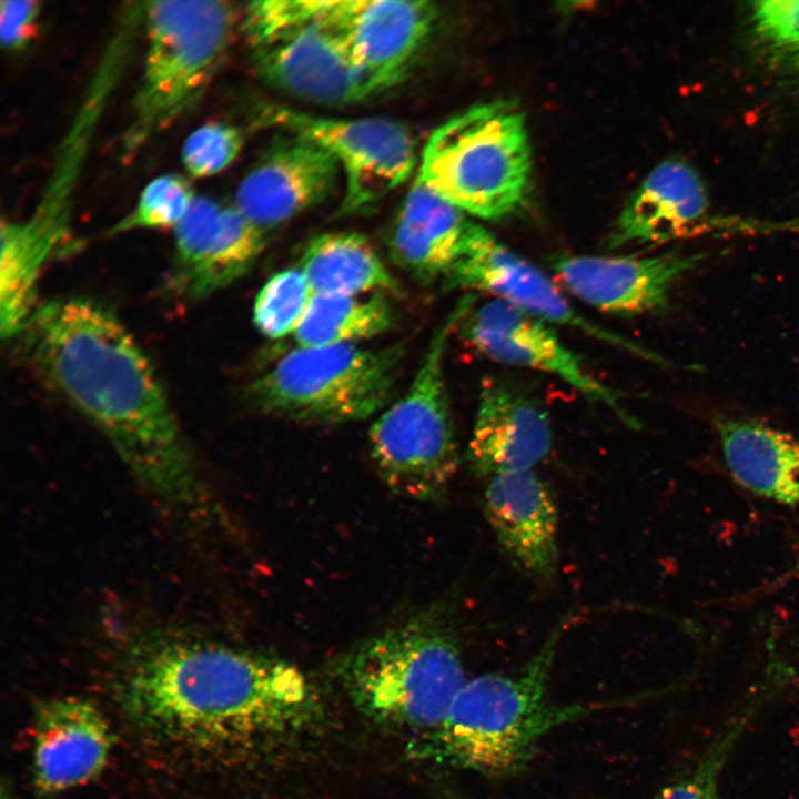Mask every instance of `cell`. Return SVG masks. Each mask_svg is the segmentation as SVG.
<instances>
[{
    "label": "cell",
    "instance_id": "cell-1",
    "mask_svg": "<svg viewBox=\"0 0 799 799\" xmlns=\"http://www.w3.org/2000/svg\"><path fill=\"white\" fill-rule=\"evenodd\" d=\"M21 335L39 375L144 487L172 504H194L193 455L153 365L112 312L85 297L53 300L38 306Z\"/></svg>",
    "mask_w": 799,
    "mask_h": 799
},
{
    "label": "cell",
    "instance_id": "cell-2",
    "mask_svg": "<svg viewBox=\"0 0 799 799\" xmlns=\"http://www.w3.org/2000/svg\"><path fill=\"white\" fill-rule=\"evenodd\" d=\"M125 691L144 722L204 737H289L311 728L321 711L297 667L208 643L151 649L132 666Z\"/></svg>",
    "mask_w": 799,
    "mask_h": 799
},
{
    "label": "cell",
    "instance_id": "cell-3",
    "mask_svg": "<svg viewBox=\"0 0 799 799\" xmlns=\"http://www.w3.org/2000/svg\"><path fill=\"white\" fill-rule=\"evenodd\" d=\"M565 619L516 676L485 674L467 681L445 720L428 735L422 755L488 777L512 776L552 729L629 699L558 705L547 698Z\"/></svg>",
    "mask_w": 799,
    "mask_h": 799
},
{
    "label": "cell",
    "instance_id": "cell-4",
    "mask_svg": "<svg viewBox=\"0 0 799 799\" xmlns=\"http://www.w3.org/2000/svg\"><path fill=\"white\" fill-rule=\"evenodd\" d=\"M338 676L365 717L433 734L467 682L453 614L434 606L372 636L346 654Z\"/></svg>",
    "mask_w": 799,
    "mask_h": 799
},
{
    "label": "cell",
    "instance_id": "cell-5",
    "mask_svg": "<svg viewBox=\"0 0 799 799\" xmlns=\"http://www.w3.org/2000/svg\"><path fill=\"white\" fill-rule=\"evenodd\" d=\"M523 114L509 102L464 110L429 135L417 179L466 214L496 220L523 202L530 178Z\"/></svg>",
    "mask_w": 799,
    "mask_h": 799
},
{
    "label": "cell",
    "instance_id": "cell-6",
    "mask_svg": "<svg viewBox=\"0 0 799 799\" xmlns=\"http://www.w3.org/2000/svg\"><path fill=\"white\" fill-rule=\"evenodd\" d=\"M142 78L124 150L133 153L200 99L230 41L235 9L220 0H158L141 8Z\"/></svg>",
    "mask_w": 799,
    "mask_h": 799
},
{
    "label": "cell",
    "instance_id": "cell-7",
    "mask_svg": "<svg viewBox=\"0 0 799 799\" xmlns=\"http://www.w3.org/2000/svg\"><path fill=\"white\" fill-rule=\"evenodd\" d=\"M463 295L437 325L406 392L383 409L368 431L374 466L394 492L418 500L444 495L459 453L444 374L449 336L475 305Z\"/></svg>",
    "mask_w": 799,
    "mask_h": 799
},
{
    "label": "cell",
    "instance_id": "cell-8",
    "mask_svg": "<svg viewBox=\"0 0 799 799\" xmlns=\"http://www.w3.org/2000/svg\"><path fill=\"white\" fill-rule=\"evenodd\" d=\"M404 353L401 343L296 346L252 381L249 397L264 414L300 423L360 422L388 406Z\"/></svg>",
    "mask_w": 799,
    "mask_h": 799
},
{
    "label": "cell",
    "instance_id": "cell-9",
    "mask_svg": "<svg viewBox=\"0 0 799 799\" xmlns=\"http://www.w3.org/2000/svg\"><path fill=\"white\" fill-rule=\"evenodd\" d=\"M250 48L259 78L301 99L344 105L381 92L317 19L314 0L275 1L270 33Z\"/></svg>",
    "mask_w": 799,
    "mask_h": 799
},
{
    "label": "cell",
    "instance_id": "cell-10",
    "mask_svg": "<svg viewBox=\"0 0 799 799\" xmlns=\"http://www.w3.org/2000/svg\"><path fill=\"white\" fill-rule=\"evenodd\" d=\"M261 118L264 123L305 136L330 152L344 178L338 213L371 209L402 185L416 163L411 133L391 120L325 118L276 104L265 105Z\"/></svg>",
    "mask_w": 799,
    "mask_h": 799
},
{
    "label": "cell",
    "instance_id": "cell-11",
    "mask_svg": "<svg viewBox=\"0 0 799 799\" xmlns=\"http://www.w3.org/2000/svg\"><path fill=\"white\" fill-rule=\"evenodd\" d=\"M441 284L446 291L489 293L548 324L570 326L647 361L666 363L645 347L584 317L543 271L476 223L459 259Z\"/></svg>",
    "mask_w": 799,
    "mask_h": 799
},
{
    "label": "cell",
    "instance_id": "cell-12",
    "mask_svg": "<svg viewBox=\"0 0 799 799\" xmlns=\"http://www.w3.org/2000/svg\"><path fill=\"white\" fill-rule=\"evenodd\" d=\"M457 328L466 342L493 361L555 375L589 402L608 407L627 426L638 427L620 394L594 377L550 324L492 299L473 306Z\"/></svg>",
    "mask_w": 799,
    "mask_h": 799
},
{
    "label": "cell",
    "instance_id": "cell-13",
    "mask_svg": "<svg viewBox=\"0 0 799 799\" xmlns=\"http://www.w3.org/2000/svg\"><path fill=\"white\" fill-rule=\"evenodd\" d=\"M314 8L355 67L381 91L403 77L436 19L427 1L314 0Z\"/></svg>",
    "mask_w": 799,
    "mask_h": 799
},
{
    "label": "cell",
    "instance_id": "cell-14",
    "mask_svg": "<svg viewBox=\"0 0 799 799\" xmlns=\"http://www.w3.org/2000/svg\"><path fill=\"white\" fill-rule=\"evenodd\" d=\"M172 286L186 300L204 299L233 284L256 263L266 232L233 204L196 195L173 227Z\"/></svg>",
    "mask_w": 799,
    "mask_h": 799
},
{
    "label": "cell",
    "instance_id": "cell-15",
    "mask_svg": "<svg viewBox=\"0 0 799 799\" xmlns=\"http://www.w3.org/2000/svg\"><path fill=\"white\" fill-rule=\"evenodd\" d=\"M701 253L651 256L562 255L552 263L573 295L614 315L635 316L666 309L674 284L702 260Z\"/></svg>",
    "mask_w": 799,
    "mask_h": 799
},
{
    "label": "cell",
    "instance_id": "cell-16",
    "mask_svg": "<svg viewBox=\"0 0 799 799\" xmlns=\"http://www.w3.org/2000/svg\"><path fill=\"white\" fill-rule=\"evenodd\" d=\"M340 175L336 161L323 146L289 133L243 178L233 205L267 232L326 200Z\"/></svg>",
    "mask_w": 799,
    "mask_h": 799
},
{
    "label": "cell",
    "instance_id": "cell-17",
    "mask_svg": "<svg viewBox=\"0 0 799 799\" xmlns=\"http://www.w3.org/2000/svg\"><path fill=\"white\" fill-rule=\"evenodd\" d=\"M113 736L98 707L80 697L44 701L36 712L32 781L52 797L95 779L104 769Z\"/></svg>",
    "mask_w": 799,
    "mask_h": 799
},
{
    "label": "cell",
    "instance_id": "cell-18",
    "mask_svg": "<svg viewBox=\"0 0 799 799\" xmlns=\"http://www.w3.org/2000/svg\"><path fill=\"white\" fill-rule=\"evenodd\" d=\"M552 444L550 418L536 397L506 381L483 386L466 451L477 477L530 471L547 457Z\"/></svg>",
    "mask_w": 799,
    "mask_h": 799
},
{
    "label": "cell",
    "instance_id": "cell-19",
    "mask_svg": "<svg viewBox=\"0 0 799 799\" xmlns=\"http://www.w3.org/2000/svg\"><path fill=\"white\" fill-rule=\"evenodd\" d=\"M484 512L509 559L528 575L549 580L557 567V507L546 484L530 471L488 478Z\"/></svg>",
    "mask_w": 799,
    "mask_h": 799
},
{
    "label": "cell",
    "instance_id": "cell-20",
    "mask_svg": "<svg viewBox=\"0 0 799 799\" xmlns=\"http://www.w3.org/2000/svg\"><path fill=\"white\" fill-rule=\"evenodd\" d=\"M710 208L699 172L688 162L668 159L654 168L623 209L613 246L658 244L694 232Z\"/></svg>",
    "mask_w": 799,
    "mask_h": 799
},
{
    "label": "cell",
    "instance_id": "cell-21",
    "mask_svg": "<svg viewBox=\"0 0 799 799\" xmlns=\"http://www.w3.org/2000/svg\"><path fill=\"white\" fill-rule=\"evenodd\" d=\"M474 222L418 179L391 227L392 261L418 284L442 282L459 259Z\"/></svg>",
    "mask_w": 799,
    "mask_h": 799
},
{
    "label": "cell",
    "instance_id": "cell-22",
    "mask_svg": "<svg viewBox=\"0 0 799 799\" xmlns=\"http://www.w3.org/2000/svg\"><path fill=\"white\" fill-rule=\"evenodd\" d=\"M732 477L752 493L799 506V442L765 423L727 415L715 418Z\"/></svg>",
    "mask_w": 799,
    "mask_h": 799
},
{
    "label": "cell",
    "instance_id": "cell-23",
    "mask_svg": "<svg viewBox=\"0 0 799 799\" xmlns=\"http://www.w3.org/2000/svg\"><path fill=\"white\" fill-rule=\"evenodd\" d=\"M301 271L314 294L400 295L401 286L367 239L355 232H327L306 245Z\"/></svg>",
    "mask_w": 799,
    "mask_h": 799
},
{
    "label": "cell",
    "instance_id": "cell-24",
    "mask_svg": "<svg viewBox=\"0 0 799 799\" xmlns=\"http://www.w3.org/2000/svg\"><path fill=\"white\" fill-rule=\"evenodd\" d=\"M739 39L757 71L782 90L799 94V0L744 3Z\"/></svg>",
    "mask_w": 799,
    "mask_h": 799
},
{
    "label": "cell",
    "instance_id": "cell-25",
    "mask_svg": "<svg viewBox=\"0 0 799 799\" xmlns=\"http://www.w3.org/2000/svg\"><path fill=\"white\" fill-rule=\"evenodd\" d=\"M395 321L383 294H313L293 336L297 347L357 344L388 332Z\"/></svg>",
    "mask_w": 799,
    "mask_h": 799
},
{
    "label": "cell",
    "instance_id": "cell-26",
    "mask_svg": "<svg viewBox=\"0 0 799 799\" xmlns=\"http://www.w3.org/2000/svg\"><path fill=\"white\" fill-rule=\"evenodd\" d=\"M313 291L299 267L273 274L259 291L253 305V322L269 338L294 334L301 324Z\"/></svg>",
    "mask_w": 799,
    "mask_h": 799
},
{
    "label": "cell",
    "instance_id": "cell-27",
    "mask_svg": "<svg viewBox=\"0 0 799 799\" xmlns=\"http://www.w3.org/2000/svg\"><path fill=\"white\" fill-rule=\"evenodd\" d=\"M195 196L186 178L176 173L159 175L144 186L134 208L109 232L114 235L141 229H173Z\"/></svg>",
    "mask_w": 799,
    "mask_h": 799
},
{
    "label": "cell",
    "instance_id": "cell-28",
    "mask_svg": "<svg viewBox=\"0 0 799 799\" xmlns=\"http://www.w3.org/2000/svg\"><path fill=\"white\" fill-rule=\"evenodd\" d=\"M242 146L243 135L237 128L224 122H209L186 136L181 161L189 176L209 178L231 165Z\"/></svg>",
    "mask_w": 799,
    "mask_h": 799
},
{
    "label": "cell",
    "instance_id": "cell-29",
    "mask_svg": "<svg viewBox=\"0 0 799 799\" xmlns=\"http://www.w3.org/2000/svg\"><path fill=\"white\" fill-rule=\"evenodd\" d=\"M732 749L728 738L714 737L694 765L654 799H719V777Z\"/></svg>",
    "mask_w": 799,
    "mask_h": 799
},
{
    "label": "cell",
    "instance_id": "cell-30",
    "mask_svg": "<svg viewBox=\"0 0 799 799\" xmlns=\"http://www.w3.org/2000/svg\"><path fill=\"white\" fill-rule=\"evenodd\" d=\"M40 3L34 0L0 2V41L9 51L24 48L36 34Z\"/></svg>",
    "mask_w": 799,
    "mask_h": 799
}]
</instances>
